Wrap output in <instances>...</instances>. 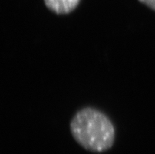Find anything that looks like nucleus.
<instances>
[{"mask_svg":"<svg viewBox=\"0 0 155 154\" xmlns=\"http://www.w3.org/2000/svg\"><path fill=\"white\" fill-rule=\"evenodd\" d=\"M81 0H44L45 6L54 14H69L80 4Z\"/></svg>","mask_w":155,"mask_h":154,"instance_id":"obj_2","label":"nucleus"},{"mask_svg":"<svg viewBox=\"0 0 155 154\" xmlns=\"http://www.w3.org/2000/svg\"><path fill=\"white\" fill-rule=\"evenodd\" d=\"M141 3L144 4L150 9L155 11V0H139Z\"/></svg>","mask_w":155,"mask_h":154,"instance_id":"obj_3","label":"nucleus"},{"mask_svg":"<svg viewBox=\"0 0 155 154\" xmlns=\"http://www.w3.org/2000/svg\"><path fill=\"white\" fill-rule=\"evenodd\" d=\"M70 131L77 143L91 152L107 151L115 141L112 121L92 107L83 108L75 114L70 122Z\"/></svg>","mask_w":155,"mask_h":154,"instance_id":"obj_1","label":"nucleus"}]
</instances>
